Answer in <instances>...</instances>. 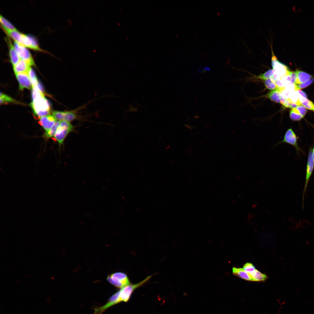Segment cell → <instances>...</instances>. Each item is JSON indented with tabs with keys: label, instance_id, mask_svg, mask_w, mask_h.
Wrapping results in <instances>:
<instances>
[{
	"label": "cell",
	"instance_id": "29",
	"mask_svg": "<svg viewBox=\"0 0 314 314\" xmlns=\"http://www.w3.org/2000/svg\"><path fill=\"white\" fill-rule=\"evenodd\" d=\"M52 114L57 121H63L64 112L54 111L52 112Z\"/></svg>",
	"mask_w": 314,
	"mask_h": 314
},
{
	"label": "cell",
	"instance_id": "27",
	"mask_svg": "<svg viewBox=\"0 0 314 314\" xmlns=\"http://www.w3.org/2000/svg\"><path fill=\"white\" fill-rule=\"evenodd\" d=\"M292 103H295L298 106L301 105V104L298 99L297 93L295 91L291 92L289 98Z\"/></svg>",
	"mask_w": 314,
	"mask_h": 314
},
{
	"label": "cell",
	"instance_id": "34",
	"mask_svg": "<svg viewBox=\"0 0 314 314\" xmlns=\"http://www.w3.org/2000/svg\"><path fill=\"white\" fill-rule=\"evenodd\" d=\"M288 74L290 77L291 82L292 83L295 84L297 79V74L296 71L291 72L289 71Z\"/></svg>",
	"mask_w": 314,
	"mask_h": 314
},
{
	"label": "cell",
	"instance_id": "30",
	"mask_svg": "<svg viewBox=\"0 0 314 314\" xmlns=\"http://www.w3.org/2000/svg\"><path fill=\"white\" fill-rule=\"evenodd\" d=\"M290 117L291 120L296 121H300L303 118L301 115L296 113L292 109L290 113Z\"/></svg>",
	"mask_w": 314,
	"mask_h": 314
},
{
	"label": "cell",
	"instance_id": "16",
	"mask_svg": "<svg viewBox=\"0 0 314 314\" xmlns=\"http://www.w3.org/2000/svg\"><path fill=\"white\" fill-rule=\"evenodd\" d=\"M296 72L297 74V79L296 84L303 83L308 80L312 77L311 75L301 71L297 70Z\"/></svg>",
	"mask_w": 314,
	"mask_h": 314
},
{
	"label": "cell",
	"instance_id": "10",
	"mask_svg": "<svg viewBox=\"0 0 314 314\" xmlns=\"http://www.w3.org/2000/svg\"><path fill=\"white\" fill-rule=\"evenodd\" d=\"M119 291L113 295L106 303L102 306L94 309V314H102L109 307L119 302Z\"/></svg>",
	"mask_w": 314,
	"mask_h": 314
},
{
	"label": "cell",
	"instance_id": "26",
	"mask_svg": "<svg viewBox=\"0 0 314 314\" xmlns=\"http://www.w3.org/2000/svg\"><path fill=\"white\" fill-rule=\"evenodd\" d=\"M274 71L273 69L267 71L264 73L260 74L258 77L261 79L266 80L272 77L274 75Z\"/></svg>",
	"mask_w": 314,
	"mask_h": 314
},
{
	"label": "cell",
	"instance_id": "4",
	"mask_svg": "<svg viewBox=\"0 0 314 314\" xmlns=\"http://www.w3.org/2000/svg\"><path fill=\"white\" fill-rule=\"evenodd\" d=\"M107 280L116 287L122 288L131 284L127 275L121 272H116L108 275Z\"/></svg>",
	"mask_w": 314,
	"mask_h": 314
},
{
	"label": "cell",
	"instance_id": "32",
	"mask_svg": "<svg viewBox=\"0 0 314 314\" xmlns=\"http://www.w3.org/2000/svg\"><path fill=\"white\" fill-rule=\"evenodd\" d=\"M291 92L288 89L285 88L280 92V95L286 99H288Z\"/></svg>",
	"mask_w": 314,
	"mask_h": 314
},
{
	"label": "cell",
	"instance_id": "28",
	"mask_svg": "<svg viewBox=\"0 0 314 314\" xmlns=\"http://www.w3.org/2000/svg\"><path fill=\"white\" fill-rule=\"evenodd\" d=\"M242 268L246 272L249 274L253 272L256 270L254 265L250 263H246L244 265Z\"/></svg>",
	"mask_w": 314,
	"mask_h": 314
},
{
	"label": "cell",
	"instance_id": "3",
	"mask_svg": "<svg viewBox=\"0 0 314 314\" xmlns=\"http://www.w3.org/2000/svg\"><path fill=\"white\" fill-rule=\"evenodd\" d=\"M153 275L147 276L142 281L136 284L127 285L121 288L119 290V300L120 302H127L130 299L133 291L136 288L142 286L151 278Z\"/></svg>",
	"mask_w": 314,
	"mask_h": 314
},
{
	"label": "cell",
	"instance_id": "8",
	"mask_svg": "<svg viewBox=\"0 0 314 314\" xmlns=\"http://www.w3.org/2000/svg\"><path fill=\"white\" fill-rule=\"evenodd\" d=\"M271 65L274 71V74H276L281 78L283 76L288 74V67L284 64L280 62L277 59L272 50Z\"/></svg>",
	"mask_w": 314,
	"mask_h": 314
},
{
	"label": "cell",
	"instance_id": "15",
	"mask_svg": "<svg viewBox=\"0 0 314 314\" xmlns=\"http://www.w3.org/2000/svg\"><path fill=\"white\" fill-rule=\"evenodd\" d=\"M233 274L244 280L253 281V279L250 274L246 272L243 268L233 267L232 268Z\"/></svg>",
	"mask_w": 314,
	"mask_h": 314
},
{
	"label": "cell",
	"instance_id": "5",
	"mask_svg": "<svg viewBox=\"0 0 314 314\" xmlns=\"http://www.w3.org/2000/svg\"><path fill=\"white\" fill-rule=\"evenodd\" d=\"M73 128V126L70 122L65 121L61 122L54 136L60 146L63 144L65 138Z\"/></svg>",
	"mask_w": 314,
	"mask_h": 314
},
{
	"label": "cell",
	"instance_id": "2",
	"mask_svg": "<svg viewBox=\"0 0 314 314\" xmlns=\"http://www.w3.org/2000/svg\"><path fill=\"white\" fill-rule=\"evenodd\" d=\"M30 106L34 115L40 118L50 113V105L43 94L33 100Z\"/></svg>",
	"mask_w": 314,
	"mask_h": 314
},
{
	"label": "cell",
	"instance_id": "6",
	"mask_svg": "<svg viewBox=\"0 0 314 314\" xmlns=\"http://www.w3.org/2000/svg\"><path fill=\"white\" fill-rule=\"evenodd\" d=\"M283 143H286L294 147L297 154L303 151L299 147L298 142V138L292 128L288 129L284 135L283 139L278 142L275 146Z\"/></svg>",
	"mask_w": 314,
	"mask_h": 314
},
{
	"label": "cell",
	"instance_id": "7",
	"mask_svg": "<svg viewBox=\"0 0 314 314\" xmlns=\"http://www.w3.org/2000/svg\"><path fill=\"white\" fill-rule=\"evenodd\" d=\"M312 148H311L310 149L308 155L306 170L305 181L302 195V209H303L304 207L305 195L306 192L307 191L309 181L314 168V161L312 156Z\"/></svg>",
	"mask_w": 314,
	"mask_h": 314
},
{
	"label": "cell",
	"instance_id": "25",
	"mask_svg": "<svg viewBox=\"0 0 314 314\" xmlns=\"http://www.w3.org/2000/svg\"><path fill=\"white\" fill-rule=\"evenodd\" d=\"M14 102H16L12 98L1 92L0 97L1 104H7L9 103Z\"/></svg>",
	"mask_w": 314,
	"mask_h": 314
},
{
	"label": "cell",
	"instance_id": "13",
	"mask_svg": "<svg viewBox=\"0 0 314 314\" xmlns=\"http://www.w3.org/2000/svg\"><path fill=\"white\" fill-rule=\"evenodd\" d=\"M56 121L53 115H48L41 117L39 122L42 128L47 131L53 125Z\"/></svg>",
	"mask_w": 314,
	"mask_h": 314
},
{
	"label": "cell",
	"instance_id": "18",
	"mask_svg": "<svg viewBox=\"0 0 314 314\" xmlns=\"http://www.w3.org/2000/svg\"><path fill=\"white\" fill-rule=\"evenodd\" d=\"M80 108L64 112L63 121L70 122L77 118V111Z\"/></svg>",
	"mask_w": 314,
	"mask_h": 314
},
{
	"label": "cell",
	"instance_id": "37",
	"mask_svg": "<svg viewBox=\"0 0 314 314\" xmlns=\"http://www.w3.org/2000/svg\"><path fill=\"white\" fill-rule=\"evenodd\" d=\"M312 156L313 160L314 161V146L313 148H312Z\"/></svg>",
	"mask_w": 314,
	"mask_h": 314
},
{
	"label": "cell",
	"instance_id": "21",
	"mask_svg": "<svg viewBox=\"0 0 314 314\" xmlns=\"http://www.w3.org/2000/svg\"><path fill=\"white\" fill-rule=\"evenodd\" d=\"M0 22L2 28L9 30L11 31H18L16 28L9 21L1 15L0 16Z\"/></svg>",
	"mask_w": 314,
	"mask_h": 314
},
{
	"label": "cell",
	"instance_id": "17",
	"mask_svg": "<svg viewBox=\"0 0 314 314\" xmlns=\"http://www.w3.org/2000/svg\"><path fill=\"white\" fill-rule=\"evenodd\" d=\"M280 92L278 88L269 92L266 95V97L271 101L276 103H281Z\"/></svg>",
	"mask_w": 314,
	"mask_h": 314
},
{
	"label": "cell",
	"instance_id": "33",
	"mask_svg": "<svg viewBox=\"0 0 314 314\" xmlns=\"http://www.w3.org/2000/svg\"><path fill=\"white\" fill-rule=\"evenodd\" d=\"M296 109L297 110L300 114L303 117L306 114L307 110L306 108L303 106L300 105L297 106Z\"/></svg>",
	"mask_w": 314,
	"mask_h": 314
},
{
	"label": "cell",
	"instance_id": "19",
	"mask_svg": "<svg viewBox=\"0 0 314 314\" xmlns=\"http://www.w3.org/2000/svg\"><path fill=\"white\" fill-rule=\"evenodd\" d=\"M249 274L253 279V281H264L267 278L265 274L262 273L256 269Z\"/></svg>",
	"mask_w": 314,
	"mask_h": 314
},
{
	"label": "cell",
	"instance_id": "20",
	"mask_svg": "<svg viewBox=\"0 0 314 314\" xmlns=\"http://www.w3.org/2000/svg\"><path fill=\"white\" fill-rule=\"evenodd\" d=\"M61 122L56 121L53 125L45 133L44 135V137L46 138H49L54 136Z\"/></svg>",
	"mask_w": 314,
	"mask_h": 314
},
{
	"label": "cell",
	"instance_id": "23",
	"mask_svg": "<svg viewBox=\"0 0 314 314\" xmlns=\"http://www.w3.org/2000/svg\"><path fill=\"white\" fill-rule=\"evenodd\" d=\"M301 104L307 109L314 111V104L307 98H303L299 100Z\"/></svg>",
	"mask_w": 314,
	"mask_h": 314
},
{
	"label": "cell",
	"instance_id": "1",
	"mask_svg": "<svg viewBox=\"0 0 314 314\" xmlns=\"http://www.w3.org/2000/svg\"><path fill=\"white\" fill-rule=\"evenodd\" d=\"M3 30L15 42L26 47L36 51L44 52L39 47L36 40L32 37L22 33L18 31H11L6 29Z\"/></svg>",
	"mask_w": 314,
	"mask_h": 314
},
{
	"label": "cell",
	"instance_id": "9",
	"mask_svg": "<svg viewBox=\"0 0 314 314\" xmlns=\"http://www.w3.org/2000/svg\"><path fill=\"white\" fill-rule=\"evenodd\" d=\"M14 45L21 59L25 61L30 66L35 65L32 56L26 47L16 42H14Z\"/></svg>",
	"mask_w": 314,
	"mask_h": 314
},
{
	"label": "cell",
	"instance_id": "36",
	"mask_svg": "<svg viewBox=\"0 0 314 314\" xmlns=\"http://www.w3.org/2000/svg\"><path fill=\"white\" fill-rule=\"evenodd\" d=\"M297 106H298V105L294 103H292L290 104V108H292V109H293V108H296Z\"/></svg>",
	"mask_w": 314,
	"mask_h": 314
},
{
	"label": "cell",
	"instance_id": "31",
	"mask_svg": "<svg viewBox=\"0 0 314 314\" xmlns=\"http://www.w3.org/2000/svg\"><path fill=\"white\" fill-rule=\"evenodd\" d=\"M314 80V79L313 78H312L299 85H296V91L301 89L307 87L310 85L313 81Z\"/></svg>",
	"mask_w": 314,
	"mask_h": 314
},
{
	"label": "cell",
	"instance_id": "14",
	"mask_svg": "<svg viewBox=\"0 0 314 314\" xmlns=\"http://www.w3.org/2000/svg\"><path fill=\"white\" fill-rule=\"evenodd\" d=\"M30 66L26 62L21 59L13 68L15 74L20 73H27L31 68Z\"/></svg>",
	"mask_w": 314,
	"mask_h": 314
},
{
	"label": "cell",
	"instance_id": "22",
	"mask_svg": "<svg viewBox=\"0 0 314 314\" xmlns=\"http://www.w3.org/2000/svg\"><path fill=\"white\" fill-rule=\"evenodd\" d=\"M27 73L33 88L35 86L38 82L37 77L34 70L31 67L30 68Z\"/></svg>",
	"mask_w": 314,
	"mask_h": 314
},
{
	"label": "cell",
	"instance_id": "12",
	"mask_svg": "<svg viewBox=\"0 0 314 314\" xmlns=\"http://www.w3.org/2000/svg\"><path fill=\"white\" fill-rule=\"evenodd\" d=\"M9 37L7 36L5 38V40L8 47L10 61L13 67L21 59L15 50L14 44H12Z\"/></svg>",
	"mask_w": 314,
	"mask_h": 314
},
{
	"label": "cell",
	"instance_id": "24",
	"mask_svg": "<svg viewBox=\"0 0 314 314\" xmlns=\"http://www.w3.org/2000/svg\"><path fill=\"white\" fill-rule=\"evenodd\" d=\"M275 81L271 77L265 80L264 81V84L266 88L270 90H274L277 88L275 83Z\"/></svg>",
	"mask_w": 314,
	"mask_h": 314
},
{
	"label": "cell",
	"instance_id": "35",
	"mask_svg": "<svg viewBox=\"0 0 314 314\" xmlns=\"http://www.w3.org/2000/svg\"><path fill=\"white\" fill-rule=\"evenodd\" d=\"M292 102L290 101L289 99H286L285 102L282 104L283 107L286 108H290L291 104Z\"/></svg>",
	"mask_w": 314,
	"mask_h": 314
},
{
	"label": "cell",
	"instance_id": "11",
	"mask_svg": "<svg viewBox=\"0 0 314 314\" xmlns=\"http://www.w3.org/2000/svg\"><path fill=\"white\" fill-rule=\"evenodd\" d=\"M15 75L20 90H23L25 88L29 90L32 89L31 83L27 73H19L15 74Z\"/></svg>",
	"mask_w": 314,
	"mask_h": 314
}]
</instances>
